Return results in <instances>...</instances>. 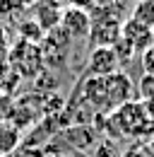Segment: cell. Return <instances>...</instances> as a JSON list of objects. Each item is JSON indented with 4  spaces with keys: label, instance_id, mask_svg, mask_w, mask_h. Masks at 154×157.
<instances>
[{
    "label": "cell",
    "instance_id": "18",
    "mask_svg": "<svg viewBox=\"0 0 154 157\" xmlns=\"http://www.w3.org/2000/svg\"><path fill=\"white\" fill-rule=\"evenodd\" d=\"M152 155H154V140H152Z\"/></svg>",
    "mask_w": 154,
    "mask_h": 157
},
{
    "label": "cell",
    "instance_id": "2",
    "mask_svg": "<svg viewBox=\"0 0 154 157\" xmlns=\"http://www.w3.org/2000/svg\"><path fill=\"white\" fill-rule=\"evenodd\" d=\"M111 121L116 123V128L128 138H145L147 133L154 131L142 101H125L123 106L111 111Z\"/></svg>",
    "mask_w": 154,
    "mask_h": 157
},
{
    "label": "cell",
    "instance_id": "13",
    "mask_svg": "<svg viewBox=\"0 0 154 157\" xmlns=\"http://www.w3.org/2000/svg\"><path fill=\"white\" fill-rule=\"evenodd\" d=\"M68 5H72V7H79V10H92L96 5V0H68Z\"/></svg>",
    "mask_w": 154,
    "mask_h": 157
},
{
    "label": "cell",
    "instance_id": "11",
    "mask_svg": "<svg viewBox=\"0 0 154 157\" xmlns=\"http://www.w3.org/2000/svg\"><path fill=\"white\" fill-rule=\"evenodd\" d=\"M137 92H140L142 101H152L154 99V75L142 73V78H140V82H137Z\"/></svg>",
    "mask_w": 154,
    "mask_h": 157
},
{
    "label": "cell",
    "instance_id": "16",
    "mask_svg": "<svg viewBox=\"0 0 154 157\" xmlns=\"http://www.w3.org/2000/svg\"><path fill=\"white\" fill-rule=\"evenodd\" d=\"M142 104H145V111H147V116H149V121L154 126V99L152 101H142Z\"/></svg>",
    "mask_w": 154,
    "mask_h": 157
},
{
    "label": "cell",
    "instance_id": "9",
    "mask_svg": "<svg viewBox=\"0 0 154 157\" xmlns=\"http://www.w3.org/2000/svg\"><path fill=\"white\" fill-rule=\"evenodd\" d=\"M130 17L145 27L154 29V2H145V0H137L135 7L130 10Z\"/></svg>",
    "mask_w": 154,
    "mask_h": 157
},
{
    "label": "cell",
    "instance_id": "8",
    "mask_svg": "<svg viewBox=\"0 0 154 157\" xmlns=\"http://www.w3.org/2000/svg\"><path fill=\"white\" fill-rule=\"evenodd\" d=\"M22 133H19L17 126L12 123H0V157H7L17 150Z\"/></svg>",
    "mask_w": 154,
    "mask_h": 157
},
{
    "label": "cell",
    "instance_id": "5",
    "mask_svg": "<svg viewBox=\"0 0 154 157\" xmlns=\"http://www.w3.org/2000/svg\"><path fill=\"white\" fill-rule=\"evenodd\" d=\"M120 70V60L113 46H96L87 56V78H104Z\"/></svg>",
    "mask_w": 154,
    "mask_h": 157
},
{
    "label": "cell",
    "instance_id": "7",
    "mask_svg": "<svg viewBox=\"0 0 154 157\" xmlns=\"http://www.w3.org/2000/svg\"><path fill=\"white\" fill-rule=\"evenodd\" d=\"M120 39L125 41L135 53H142V51L154 41V32L149 27L135 22L133 17H128L125 22H120Z\"/></svg>",
    "mask_w": 154,
    "mask_h": 157
},
{
    "label": "cell",
    "instance_id": "10",
    "mask_svg": "<svg viewBox=\"0 0 154 157\" xmlns=\"http://www.w3.org/2000/svg\"><path fill=\"white\" fill-rule=\"evenodd\" d=\"M17 32H19V36H22V41H29V44H41L43 34H46L36 20H24V22H19Z\"/></svg>",
    "mask_w": 154,
    "mask_h": 157
},
{
    "label": "cell",
    "instance_id": "4",
    "mask_svg": "<svg viewBox=\"0 0 154 157\" xmlns=\"http://www.w3.org/2000/svg\"><path fill=\"white\" fill-rule=\"evenodd\" d=\"M70 46H72V39H70L60 27L48 29V32L43 34L41 44H38L41 56H43V65H51V68H60V65H65L68 53H70Z\"/></svg>",
    "mask_w": 154,
    "mask_h": 157
},
{
    "label": "cell",
    "instance_id": "1",
    "mask_svg": "<svg viewBox=\"0 0 154 157\" xmlns=\"http://www.w3.org/2000/svg\"><path fill=\"white\" fill-rule=\"evenodd\" d=\"M82 85V97L89 106L101 109V111H116L125 101H130L133 94V80L123 70L104 75V78H84Z\"/></svg>",
    "mask_w": 154,
    "mask_h": 157
},
{
    "label": "cell",
    "instance_id": "6",
    "mask_svg": "<svg viewBox=\"0 0 154 157\" xmlns=\"http://www.w3.org/2000/svg\"><path fill=\"white\" fill-rule=\"evenodd\" d=\"M58 27H60L72 41L75 39H87V36H89V29H92V17H89L87 10H79V7L68 5V7L60 10V22H58Z\"/></svg>",
    "mask_w": 154,
    "mask_h": 157
},
{
    "label": "cell",
    "instance_id": "14",
    "mask_svg": "<svg viewBox=\"0 0 154 157\" xmlns=\"http://www.w3.org/2000/svg\"><path fill=\"white\" fill-rule=\"evenodd\" d=\"M135 2H137V0H111V5H113L118 12H123V10H133Z\"/></svg>",
    "mask_w": 154,
    "mask_h": 157
},
{
    "label": "cell",
    "instance_id": "15",
    "mask_svg": "<svg viewBox=\"0 0 154 157\" xmlns=\"http://www.w3.org/2000/svg\"><path fill=\"white\" fill-rule=\"evenodd\" d=\"M7 53V36H5V29L0 27V58Z\"/></svg>",
    "mask_w": 154,
    "mask_h": 157
},
{
    "label": "cell",
    "instance_id": "3",
    "mask_svg": "<svg viewBox=\"0 0 154 157\" xmlns=\"http://www.w3.org/2000/svg\"><path fill=\"white\" fill-rule=\"evenodd\" d=\"M7 56H10V63L15 65V70L24 78H36L43 70V56H41L38 44L17 41L15 48H7Z\"/></svg>",
    "mask_w": 154,
    "mask_h": 157
},
{
    "label": "cell",
    "instance_id": "19",
    "mask_svg": "<svg viewBox=\"0 0 154 157\" xmlns=\"http://www.w3.org/2000/svg\"><path fill=\"white\" fill-rule=\"evenodd\" d=\"M145 2H154V0H145Z\"/></svg>",
    "mask_w": 154,
    "mask_h": 157
},
{
    "label": "cell",
    "instance_id": "20",
    "mask_svg": "<svg viewBox=\"0 0 154 157\" xmlns=\"http://www.w3.org/2000/svg\"><path fill=\"white\" fill-rule=\"evenodd\" d=\"M152 32H154V29H152Z\"/></svg>",
    "mask_w": 154,
    "mask_h": 157
},
{
    "label": "cell",
    "instance_id": "17",
    "mask_svg": "<svg viewBox=\"0 0 154 157\" xmlns=\"http://www.w3.org/2000/svg\"><path fill=\"white\" fill-rule=\"evenodd\" d=\"M56 2H58V5H63V2H68V0H56Z\"/></svg>",
    "mask_w": 154,
    "mask_h": 157
},
{
    "label": "cell",
    "instance_id": "12",
    "mask_svg": "<svg viewBox=\"0 0 154 157\" xmlns=\"http://www.w3.org/2000/svg\"><path fill=\"white\" fill-rule=\"evenodd\" d=\"M142 56V70L147 73V75H154V41L140 53Z\"/></svg>",
    "mask_w": 154,
    "mask_h": 157
}]
</instances>
